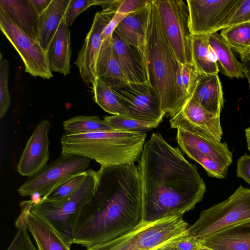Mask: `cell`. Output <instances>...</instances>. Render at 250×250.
<instances>
[{
  "label": "cell",
  "instance_id": "6da1fadb",
  "mask_svg": "<svg viewBox=\"0 0 250 250\" xmlns=\"http://www.w3.org/2000/svg\"><path fill=\"white\" fill-rule=\"evenodd\" d=\"M139 162L144 222L183 215L202 201L206 186L196 167L161 134L145 142Z\"/></svg>",
  "mask_w": 250,
  "mask_h": 250
},
{
  "label": "cell",
  "instance_id": "7a4b0ae2",
  "mask_svg": "<svg viewBox=\"0 0 250 250\" xmlns=\"http://www.w3.org/2000/svg\"><path fill=\"white\" fill-rule=\"evenodd\" d=\"M99 182L77 222L73 244L87 248L115 239L144 222L140 173L134 163L101 167Z\"/></svg>",
  "mask_w": 250,
  "mask_h": 250
},
{
  "label": "cell",
  "instance_id": "3957f363",
  "mask_svg": "<svg viewBox=\"0 0 250 250\" xmlns=\"http://www.w3.org/2000/svg\"><path fill=\"white\" fill-rule=\"evenodd\" d=\"M180 65L164 32L155 0H152L147 31L146 69L162 110L171 118L179 112L187 101L176 83Z\"/></svg>",
  "mask_w": 250,
  "mask_h": 250
},
{
  "label": "cell",
  "instance_id": "277c9868",
  "mask_svg": "<svg viewBox=\"0 0 250 250\" xmlns=\"http://www.w3.org/2000/svg\"><path fill=\"white\" fill-rule=\"evenodd\" d=\"M146 134L121 130L68 134L61 138L62 155H78L94 160L101 167L139 161Z\"/></svg>",
  "mask_w": 250,
  "mask_h": 250
},
{
  "label": "cell",
  "instance_id": "5b68a950",
  "mask_svg": "<svg viewBox=\"0 0 250 250\" xmlns=\"http://www.w3.org/2000/svg\"><path fill=\"white\" fill-rule=\"evenodd\" d=\"M183 216L143 222L125 234L87 250H161L187 236L188 224Z\"/></svg>",
  "mask_w": 250,
  "mask_h": 250
},
{
  "label": "cell",
  "instance_id": "8992f818",
  "mask_svg": "<svg viewBox=\"0 0 250 250\" xmlns=\"http://www.w3.org/2000/svg\"><path fill=\"white\" fill-rule=\"evenodd\" d=\"M100 173L92 169L81 187L69 197L58 201L42 199L31 207L30 211L48 221L70 246L78 218L85 206L94 196L99 182Z\"/></svg>",
  "mask_w": 250,
  "mask_h": 250
},
{
  "label": "cell",
  "instance_id": "52a82bcc",
  "mask_svg": "<svg viewBox=\"0 0 250 250\" xmlns=\"http://www.w3.org/2000/svg\"><path fill=\"white\" fill-rule=\"evenodd\" d=\"M250 220V188L239 186L227 199L202 210L187 229L188 237L202 239L217 231Z\"/></svg>",
  "mask_w": 250,
  "mask_h": 250
},
{
  "label": "cell",
  "instance_id": "ba28073f",
  "mask_svg": "<svg viewBox=\"0 0 250 250\" xmlns=\"http://www.w3.org/2000/svg\"><path fill=\"white\" fill-rule=\"evenodd\" d=\"M165 36L181 64L193 63L188 9L181 0H155Z\"/></svg>",
  "mask_w": 250,
  "mask_h": 250
},
{
  "label": "cell",
  "instance_id": "9c48e42d",
  "mask_svg": "<svg viewBox=\"0 0 250 250\" xmlns=\"http://www.w3.org/2000/svg\"><path fill=\"white\" fill-rule=\"evenodd\" d=\"M0 29L21 57L25 72L33 77L50 79L53 77L46 52L39 42L21 30L7 14L0 9Z\"/></svg>",
  "mask_w": 250,
  "mask_h": 250
},
{
  "label": "cell",
  "instance_id": "30bf717a",
  "mask_svg": "<svg viewBox=\"0 0 250 250\" xmlns=\"http://www.w3.org/2000/svg\"><path fill=\"white\" fill-rule=\"evenodd\" d=\"M91 159L78 155H61L40 172L29 178L18 189L22 196H44L52 188L72 175L87 170Z\"/></svg>",
  "mask_w": 250,
  "mask_h": 250
},
{
  "label": "cell",
  "instance_id": "8fae6325",
  "mask_svg": "<svg viewBox=\"0 0 250 250\" xmlns=\"http://www.w3.org/2000/svg\"><path fill=\"white\" fill-rule=\"evenodd\" d=\"M240 0H188L191 34L210 35L225 28Z\"/></svg>",
  "mask_w": 250,
  "mask_h": 250
},
{
  "label": "cell",
  "instance_id": "7c38bea8",
  "mask_svg": "<svg viewBox=\"0 0 250 250\" xmlns=\"http://www.w3.org/2000/svg\"><path fill=\"white\" fill-rule=\"evenodd\" d=\"M117 1L111 7L96 12L75 64L78 67L82 79L93 84L97 78L96 65L102 45L103 31L117 11Z\"/></svg>",
  "mask_w": 250,
  "mask_h": 250
},
{
  "label": "cell",
  "instance_id": "4fadbf2b",
  "mask_svg": "<svg viewBox=\"0 0 250 250\" xmlns=\"http://www.w3.org/2000/svg\"><path fill=\"white\" fill-rule=\"evenodd\" d=\"M113 89L125 108V116L143 121H163L166 114L161 109L157 94L148 82L128 83Z\"/></svg>",
  "mask_w": 250,
  "mask_h": 250
},
{
  "label": "cell",
  "instance_id": "5bb4252c",
  "mask_svg": "<svg viewBox=\"0 0 250 250\" xmlns=\"http://www.w3.org/2000/svg\"><path fill=\"white\" fill-rule=\"evenodd\" d=\"M220 116L216 115L189 98L179 112L169 120L173 128H181L188 132L220 142L223 130Z\"/></svg>",
  "mask_w": 250,
  "mask_h": 250
},
{
  "label": "cell",
  "instance_id": "9a60e30c",
  "mask_svg": "<svg viewBox=\"0 0 250 250\" xmlns=\"http://www.w3.org/2000/svg\"><path fill=\"white\" fill-rule=\"evenodd\" d=\"M49 121L42 120L36 125L27 141L17 166L19 173L29 178L35 175L47 165L49 159L48 133Z\"/></svg>",
  "mask_w": 250,
  "mask_h": 250
},
{
  "label": "cell",
  "instance_id": "2e32d148",
  "mask_svg": "<svg viewBox=\"0 0 250 250\" xmlns=\"http://www.w3.org/2000/svg\"><path fill=\"white\" fill-rule=\"evenodd\" d=\"M112 44L115 57L128 83L148 82L146 68L139 52L126 42L116 30L112 34Z\"/></svg>",
  "mask_w": 250,
  "mask_h": 250
},
{
  "label": "cell",
  "instance_id": "e0dca14e",
  "mask_svg": "<svg viewBox=\"0 0 250 250\" xmlns=\"http://www.w3.org/2000/svg\"><path fill=\"white\" fill-rule=\"evenodd\" d=\"M200 246L213 250H250V220L199 240Z\"/></svg>",
  "mask_w": 250,
  "mask_h": 250
},
{
  "label": "cell",
  "instance_id": "ac0fdd59",
  "mask_svg": "<svg viewBox=\"0 0 250 250\" xmlns=\"http://www.w3.org/2000/svg\"><path fill=\"white\" fill-rule=\"evenodd\" d=\"M150 3L144 8L127 15L115 29L126 42L138 50L145 68L146 37Z\"/></svg>",
  "mask_w": 250,
  "mask_h": 250
},
{
  "label": "cell",
  "instance_id": "d6986e66",
  "mask_svg": "<svg viewBox=\"0 0 250 250\" xmlns=\"http://www.w3.org/2000/svg\"><path fill=\"white\" fill-rule=\"evenodd\" d=\"M51 71L66 76L70 72L71 48L70 31L66 22L65 15L62 20L46 52Z\"/></svg>",
  "mask_w": 250,
  "mask_h": 250
},
{
  "label": "cell",
  "instance_id": "ffe728a7",
  "mask_svg": "<svg viewBox=\"0 0 250 250\" xmlns=\"http://www.w3.org/2000/svg\"><path fill=\"white\" fill-rule=\"evenodd\" d=\"M177 143H183L197 149L220 165L229 167L232 162V153L226 142H221L177 128Z\"/></svg>",
  "mask_w": 250,
  "mask_h": 250
},
{
  "label": "cell",
  "instance_id": "44dd1931",
  "mask_svg": "<svg viewBox=\"0 0 250 250\" xmlns=\"http://www.w3.org/2000/svg\"><path fill=\"white\" fill-rule=\"evenodd\" d=\"M26 226L38 250H71L70 246L52 225L30 211L27 217Z\"/></svg>",
  "mask_w": 250,
  "mask_h": 250
},
{
  "label": "cell",
  "instance_id": "7402d4cb",
  "mask_svg": "<svg viewBox=\"0 0 250 250\" xmlns=\"http://www.w3.org/2000/svg\"><path fill=\"white\" fill-rule=\"evenodd\" d=\"M0 9L23 32L32 39L37 40L39 15L31 0H0Z\"/></svg>",
  "mask_w": 250,
  "mask_h": 250
},
{
  "label": "cell",
  "instance_id": "603a6c76",
  "mask_svg": "<svg viewBox=\"0 0 250 250\" xmlns=\"http://www.w3.org/2000/svg\"><path fill=\"white\" fill-rule=\"evenodd\" d=\"M191 97L208 111L220 116L224 98L218 75L200 74Z\"/></svg>",
  "mask_w": 250,
  "mask_h": 250
},
{
  "label": "cell",
  "instance_id": "cb8c5ba5",
  "mask_svg": "<svg viewBox=\"0 0 250 250\" xmlns=\"http://www.w3.org/2000/svg\"><path fill=\"white\" fill-rule=\"evenodd\" d=\"M71 0H52L46 9L38 19V38L43 49L47 52Z\"/></svg>",
  "mask_w": 250,
  "mask_h": 250
},
{
  "label": "cell",
  "instance_id": "d4e9b609",
  "mask_svg": "<svg viewBox=\"0 0 250 250\" xmlns=\"http://www.w3.org/2000/svg\"><path fill=\"white\" fill-rule=\"evenodd\" d=\"M96 72L97 78L113 89L129 83L115 57L112 39L102 42L97 62Z\"/></svg>",
  "mask_w": 250,
  "mask_h": 250
},
{
  "label": "cell",
  "instance_id": "484cf974",
  "mask_svg": "<svg viewBox=\"0 0 250 250\" xmlns=\"http://www.w3.org/2000/svg\"><path fill=\"white\" fill-rule=\"evenodd\" d=\"M209 43L219 63V70L229 78H244L243 68L224 39L217 32L210 34Z\"/></svg>",
  "mask_w": 250,
  "mask_h": 250
},
{
  "label": "cell",
  "instance_id": "4316f807",
  "mask_svg": "<svg viewBox=\"0 0 250 250\" xmlns=\"http://www.w3.org/2000/svg\"><path fill=\"white\" fill-rule=\"evenodd\" d=\"M209 35H192V62L200 74H218L219 67L216 58L209 45Z\"/></svg>",
  "mask_w": 250,
  "mask_h": 250
},
{
  "label": "cell",
  "instance_id": "83f0119b",
  "mask_svg": "<svg viewBox=\"0 0 250 250\" xmlns=\"http://www.w3.org/2000/svg\"><path fill=\"white\" fill-rule=\"evenodd\" d=\"M92 85L94 101L104 111L112 115L126 114L125 107L110 86L98 78Z\"/></svg>",
  "mask_w": 250,
  "mask_h": 250
},
{
  "label": "cell",
  "instance_id": "f1b7e54d",
  "mask_svg": "<svg viewBox=\"0 0 250 250\" xmlns=\"http://www.w3.org/2000/svg\"><path fill=\"white\" fill-rule=\"evenodd\" d=\"M65 133L78 134L117 130L97 116L78 115L62 123Z\"/></svg>",
  "mask_w": 250,
  "mask_h": 250
},
{
  "label": "cell",
  "instance_id": "f546056e",
  "mask_svg": "<svg viewBox=\"0 0 250 250\" xmlns=\"http://www.w3.org/2000/svg\"><path fill=\"white\" fill-rule=\"evenodd\" d=\"M220 35L231 49L240 55L250 50V22H246L222 30Z\"/></svg>",
  "mask_w": 250,
  "mask_h": 250
},
{
  "label": "cell",
  "instance_id": "4dcf8cb0",
  "mask_svg": "<svg viewBox=\"0 0 250 250\" xmlns=\"http://www.w3.org/2000/svg\"><path fill=\"white\" fill-rule=\"evenodd\" d=\"M87 175V170L68 177L54 186L42 199L58 201L69 197L81 187Z\"/></svg>",
  "mask_w": 250,
  "mask_h": 250
},
{
  "label": "cell",
  "instance_id": "1f68e13d",
  "mask_svg": "<svg viewBox=\"0 0 250 250\" xmlns=\"http://www.w3.org/2000/svg\"><path fill=\"white\" fill-rule=\"evenodd\" d=\"M177 144L189 158L199 163L205 169L208 176L219 179H224L227 176L229 167L220 165L193 147L183 143Z\"/></svg>",
  "mask_w": 250,
  "mask_h": 250
},
{
  "label": "cell",
  "instance_id": "d6a6232c",
  "mask_svg": "<svg viewBox=\"0 0 250 250\" xmlns=\"http://www.w3.org/2000/svg\"><path fill=\"white\" fill-rule=\"evenodd\" d=\"M104 120L115 130L129 132H145L156 128L161 123L138 120L122 115L106 116Z\"/></svg>",
  "mask_w": 250,
  "mask_h": 250
},
{
  "label": "cell",
  "instance_id": "836d02e7",
  "mask_svg": "<svg viewBox=\"0 0 250 250\" xmlns=\"http://www.w3.org/2000/svg\"><path fill=\"white\" fill-rule=\"evenodd\" d=\"M200 74L193 63H180L177 72L176 83L187 101L192 96Z\"/></svg>",
  "mask_w": 250,
  "mask_h": 250
},
{
  "label": "cell",
  "instance_id": "e575fe53",
  "mask_svg": "<svg viewBox=\"0 0 250 250\" xmlns=\"http://www.w3.org/2000/svg\"><path fill=\"white\" fill-rule=\"evenodd\" d=\"M27 216L20 214L15 223L18 230L6 250H38L31 241L27 232Z\"/></svg>",
  "mask_w": 250,
  "mask_h": 250
},
{
  "label": "cell",
  "instance_id": "d590c367",
  "mask_svg": "<svg viewBox=\"0 0 250 250\" xmlns=\"http://www.w3.org/2000/svg\"><path fill=\"white\" fill-rule=\"evenodd\" d=\"M9 66L0 54V119L3 117L11 105V99L8 88Z\"/></svg>",
  "mask_w": 250,
  "mask_h": 250
},
{
  "label": "cell",
  "instance_id": "8d00e7d4",
  "mask_svg": "<svg viewBox=\"0 0 250 250\" xmlns=\"http://www.w3.org/2000/svg\"><path fill=\"white\" fill-rule=\"evenodd\" d=\"M246 22H250V0H240L225 28Z\"/></svg>",
  "mask_w": 250,
  "mask_h": 250
},
{
  "label": "cell",
  "instance_id": "74e56055",
  "mask_svg": "<svg viewBox=\"0 0 250 250\" xmlns=\"http://www.w3.org/2000/svg\"><path fill=\"white\" fill-rule=\"evenodd\" d=\"M92 5L93 0H71L65 14L67 26H71L80 14Z\"/></svg>",
  "mask_w": 250,
  "mask_h": 250
},
{
  "label": "cell",
  "instance_id": "f35d334b",
  "mask_svg": "<svg viewBox=\"0 0 250 250\" xmlns=\"http://www.w3.org/2000/svg\"><path fill=\"white\" fill-rule=\"evenodd\" d=\"M152 0H118L117 13L127 15L149 5Z\"/></svg>",
  "mask_w": 250,
  "mask_h": 250
},
{
  "label": "cell",
  "instance_id": "ab89813d",
  "mask_svg": "<svg viewBox=\"0 0 250 250\" xmlns=\"http://www.w3.org/2000/svg\"><path fill=\"white\" fill-rule=\"evenodd\" d=\"M200 246L199 239L186 236L169 244L167 247L174 250H198Z\"/></svg>",
  "mask_w": 250,
  "mask_h": 250
},
{
  "label": "cell",
  "instance_id": "60d3db41",
  "mask_svg": "<svg viewBox=\"0 0 250 250\" xmlns=\"http://www.w3.org/2000/svg\"><path fill=\"white\" fill-rule=\"evenodd\" d=\"M236 176L250 186V155L245 154L237 159Z\"/></svg>",
  "mask_w": 250,
  "mask_h": 250
},
{
  "label": "cell",
  "instance_id": "b9f144b4",
  "mask_svg": "<svg viewBox=\"0 0 250 250\" xmlns=\"http://www.w3.org/2000/svg\"><path fill=\"white\" fill-rule=\"evenodd\" d=\"M127 15L116 12L104 28L102 34V42L112 39V34L117 27Z\"/></svg>",
  "mask_w": 250,
  "mask_h": 250
},
{
  "label": "cell",
  "instance_id": "7bdbcfd3",
  "mask_svg": "<svg viewBox=\"0 0 250 250\" xmlns=\"http://www.w3.org/2000/svg\"><path fill=\"white\" fill-rule=\"evenodd\" d=\"M52 0H31L36 12L40 15L48 7Z\"/></svg>",
  "mask_w": 250,
  "mask_h": 250
},
{
  "label": "cell",
  "instance_id": "ee69618b",
  "mask_svg": "<svg viewBox=\"0 0 250 250\" xmlns=\"http://www.w3.org/2000/svg\"><path fill=\"white\" fill-rule=\"evenodd\" d=\"M94 5H100L103 9H107L114 5L116 0H93Z\"/></svg>",
  "mask_w": 250,
  "mask_h": 250
},
{
  "label": "cell",
  "instance_id": "f6af8a7d",
  "mask_svg": "<svg viewBox=\"0 0 250 250\" xmlns=\"http://www.w3.org/2000/svg\"><path fill=\"white\" fill-rule=\"evenodd\" d=\"M241 63L243 68V73L247 78L250 89V60L243 61Z\"/></svg>",
  "mask_w": 250,
  "mask_h": 250
},
{
  "label": "cell",
  "instance_id": "bcb514c9",
  "mask_svg": "<svg viewBox=\"0 0 250 250\" xmlns=\"http://www.w3.org/2000/svg\"><path fill=\"white\" fill-rule=\"evenodd\" d=\"M245 136L247 143L248 149L250 152V125L245 129Z\"/></svg>",
  "mask_w": 250,
  "mask_h": 250
},
{
  "label": "cell",
  "instance_id": "7dc6e473",
  "mask_svg": "<svg viewBox=\"0 0 250 250\" xmlns=\"http://www.w3.org/2000/svg\"><path fill=\"white\" fill-rule=\"evenodd\" d=\"M241 61L250 60V50L245 54L240 56Z\"/></svg>",
  "mask_w": 250,
  "mask_h": 250
},
{
  "label": "cell",
  "instance_id": "c3c4849f",
  "mask_svg": "<svg viewBox=\"0 0 250 250\" xmlns=\"http://www.w3.org/2000/svg\"><path fill=\"white\" fill-rule=\"evenodd\" d=\"M198 250H213L204 247L200 246Z\"/></svg>",
  "mask_w": 250,
  "mask_h": 250
},
{
  "label": "cell",
  "instance_id": "681fc988",
  "mask_svg": "<svg viewBox=\"0 0 250 250\" xmlns=\"http://www.w3.org/2000/svg\"><path fill=\"white\" fill-rule=\"evenodd\" d=\"M161 250H174L171 249L167 248V247H166L165 248L162 249Z\"/></svg>",
  "mask_w": 250,
  "mask_h": 250
}]
</instances>
